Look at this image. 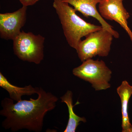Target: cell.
I'll return each instance as SVG.
<instances>
[{
	"instance_id": "6da1fadb",
	"label": "cell",
	"mask_w": 132,
	"mask_h": 132,
	"mask_svg": "<svg viewBox=\"0 0 132 132\" xmlns=\"http://www.w3.org/2000/svg\"><path fill=\"white\" fill-rule=\"evenodd\" d=\"M37 94V99L21 100L16 103L10 98H4L1 101L2 109L0 111L1 115L5 118L2 124L3 127L13 132L22 129L41 131L45 116L55 108L59 99L40 87Z\"/></svg>"
},
{
	"instance_id": "7a4b0ae2",
	"label": "cell",
	"mask_w": 132,
	"mask_h": 132,
	"mask_svg": "<svg viewBox=\"0 0 132 132\" xmlns=\"http://www.w3.org/2000/svg\"><path fill=\"white\" fill-rule=\"evenodd\" d=\"M53 7L59 16L68 45L76 50L81 38L102 28L91 24L76 14L75 10L62 0H53Z\"/></svg>"
},
{
	"instance_id": "3957f363",
	"label": "cell",
	"mask_w": 132,
	"mask_h": 132,
	"mask_svg": "<svg viewBox=\"0 0 132 132\" xmlns=\"http://www.w3.org/2000/svg\"><path fill=\"white\" fill-rule=\"evenodd\" d=\"M45 40L40 34L21 31L13 40L14 54L23 61L39 64L44 59Z\"/></svg>"
},
{
	"instance_id": "277c9868",
	"label": "cell",
	"mask_w": 132,
	"mask_h": 132,
	"mask_svg": "<svg viewBox=\"0 0 132 132\" xmlns=\"http://www.w3.org/2000/svg\"><path fill=\"white\" fill-rule=\"evenodd\" d=\"M113 38L112 34L103 28L90 33L85 39L80 41L76 50L79 59L82 62L96 56H108Z\"/></svg>"
},
{
	"instance_id": "5b68a950",
	"label": "cell",
	"mask_w": 132,
	"mask_h": 132,
	"mask_svg": "<svg viewBox=\"0 0 132 132\" xmlns=\"http://www.w3.org/2000/svg\"><path fill=\"white\" fill-rule=\"evenodd\" d=\"M74 75L91 83L96 91L106 90L111 87L109 83L112 72L102 60L89 59L72 71Z\"/></svg>"
},
{
	"instance_id": "8992f818",
	"label": "cell",
	"mask_w": 132,
	"mask_h": 132,
	"mask_svg": "<svg viewBox=\"0 0 132 132\" xmlns=\"http://www.w3.org/2000/svg\"><path fill=\"white\" fill-rule=\"evenodd\" d=\"M123 0H102L98 5V12L104 19L114 21L126 31L132 42V31L128 24L130 17L124 7Z\"/></svg>"
},
{
	"instance_id": "52a82bcc",
	"label": "cell",
	"mask_w": 132,
	"mask_h": 132,
	"mask_svg": "<svg viewBox=\"0 0 132 132\" xmlns=\"http://www.w3.org/2000/svg\"><path fill=\"white\" fill-rule=\"evenodd\" d=\"M27 7L22 6L12 13L0 14V37L13 40L21 32L27 20Z\"/></svg>"
},
{
	"instance_id": "ba28073f",
	"label": "cell",
	"mask_w": 132,
	"mask_h": 132,
	"mask_svg": "<svg viewBox=\"0 0 132 132\" xmlns=\"http://www.w3.org/2000/svg\"><path fill=\"white\" fill-rule=\"evenodd\" d=\"M71 5L77 12H79L85 17L91 16L96 19L100 22L102 27L110 32L114 38L118 39L119 34L113 29L111 26L103 19L99 13L97 5L102 0H62Z\"/></svg>"
},
{
	"instance_id": "9c48e42d",
	"label": "cell",
	"mask_w": 132,
	"mask_h": 132,
	"mask_svg": "<svg viewBox=\"0 0 132 132\" xmlns=\"http://www.w3.org/2000/svg\"><path fill=\"white\" fill-rule=\"evenodd\" d=\"M117 92L121 102L122 132H128L132 126L128 116V106L129 100L132 95V86L126 80L123 81L117 88Z\"/></svg>"
},
{
	"instance_id": "30bf717a",
	"label": "cell",
	"mask_w": 132,
	"mask_h": 132,
	"mask_svg": "<svg viewBox=\"0 0 132 132\" xmlns=\"http://www.w3.org/2000/svg\"><path fill=\"white\" fill-rule=\"evenodd\" d=\"M0 87L8 92L10 98L16 102L22 100V96H31L37 94L39 89V87H34L30 85L24 87H20L12 85L1 72H0Z\"/></svg>"
},
{
	"instance_id": "8fae6325",
	"label": "cell",
	"mask_w": 132,
	"mask_h": 132,
	"mask_svg": "<svg viewBox=\"0 0 132 132\" xmlns=\"http://www.w3.org/2000/svg\"><path fill=\"white\" fill-rule=\"evenodd\" d=\"M60 98L61 102L65 103L67 106L69 114L68 123L64 132H75L80 122L86 123V120L84 117H79L76 115L74 112L72 92L68 90Z\"/></svg>"
},
{
	"instance_id": "7c38bea8",
	"label": "cell",
	"mask_w": 132,
	"mask_h": 132,
	"mask_svg": "<svg viewBox=\"0 0 132 132\" xmlns=\"http://www.w3.org/2000/svg\"><path fill=\"white\" fill-rule=\"evenodd\" d=\"M40 0H19L22 6L28 7L35 5Z\"/></svg>"
},
{
	"instance_id": "4fadbf2b",
	"label": "cell",
	"mask_w": 132,
	"mask_h": 132,
	"mask_svg": "<svg viewBox=\"0 0 132 132\" xmlns=\"http://www.w3.org/2000/svg\"><path fill=\"white\" fill-rule=\"evenodd\" d=\"M128 132H132V125L130 127L129 130H128Z\"/></svg>"
}]
</instances>
